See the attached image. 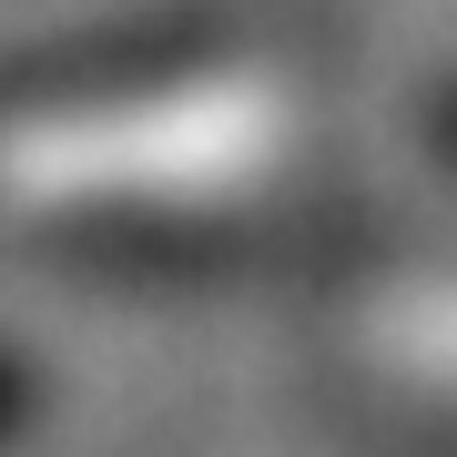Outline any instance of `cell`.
<instances>
[{
  "label": "cell",
  "mask_w": 457,
  "mask_h": 457,
  "mask_svg": "<svg viewBox=\"0 0 457 457\" xmlns=\"http://www.w3.org/2000/svg\"><path fill=\"white\" fill-rule=\"evenodd\" d=\"M31 407H41L31 366H21V356H0V437H11V427H31Z\"/></svg>",
  "instance_id": "obj_1"
},
{
  "label": "cell",
  "mask_w": 457,
  "mask_h": 457,
  "mask_svg": "<svg viewBox=\"0 0 457 457\" xmlns=\"http://www.w3.org/2000/svg\"><path fill=\"white\" fill-rule=\"evenodd\" d=\"M437 143H447V153H457V92H447V102H437Z\"/></svg>",
  "instance_id": "obj_2"
}]
</instances>
